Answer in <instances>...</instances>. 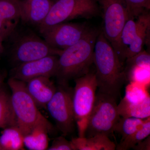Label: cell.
I'll list each match as a JSON object with an SVG mask.
<instances>
[{
    "label": "cell",
    "mask_w": 150,
    "mask_h": 150,
    "mask_svg": "<svg viewBox=\"0 0 150 150\" xmlns=\"http://www.w3.org/2000/svg\"><path fill=\"white\" fill-rule=\"evenodd\" d=\"M132 149L135 150H150V135L135 145Z\"/></svg>",
    "instance_id": "83f0119b"
},
{
    "label": "cell",
    "mask_w": 150,
    "mask_h": 150,
    "mask_svg": "<svg viewBox=\"0 0 150 150\" xmlns=\"http://www.w3.org/2000/svg\"><path fill=\"white\" fill-rule=\"evenodd\" d=\"M117 109L120 116L123 118H149L150 116L149 96L139 102H131L124 97L117 104Z\"/></svg>",
    "instance_id": "2e32d148"
},
{
    "label": "cell",
    "mask_w": 150,
    "mask_h": 150,
    "mask_svg": "<svg viewBox=\"0 0 150 150\" xmlns=\"http://www.w3.org/2000/svg\"><path fill=\"white\" fill-rule=\"evenodd\" d=\"M73 92L68 86L59 85L50 101L47 110L63 136L71 134L75 129L73 105Z\"/></svg>",
    "instance_id": "ba28073f"
},
{
    "label": "cell",
    "mask_w": 150,
    "mask_h": 150,
    "mask_svg": "<svg viewBox=\"0 0 150 150\" xmlns=\"http://www.w3.org/2000/svg\"><path fill=\"white\" fill-rule=\"evenodd\" d=\"M103 11L102 32L120 61L121 32L130 16L124 0H97Z\"/></svg>",
    "instance_id": "52a82bcc"
},
{
    "label": "cell",
    "mask_w": 150,
    "mask_h": 150,
    "mask_svg": "<svg viewBox=\"0 0 150 150\" xmlns=\"http://www.w3.org/2000/svg\"><path fill=\"white\" fill-rule=\"evenodd\" d=\"M100 11L97 0H58L38 26L39 32L41 34L55 25L75 19L92 18L99 15Z\"/></svg>",
    "instance_id": "277c9868"
},
{
    "label": "cell",
    "mask_w": 150,
    "mask_h": 150,
    "mask_svg": "<svg viewBox=\"0 0 150 150\" xmlns=\"http://www.w3.org/2000/svg\"><path fill=\"white\" fill-rule=\"evenodd\" d=\"M129 16L136 17L150 9V0H124Z\"/></svg>",
    "instance_id": "d4e9b609"
},
{
    "label": "cell",
    "mask_w": 150,
    "mask_h": 150,
    "mask_svg": "<svg viewBox=\"0 0 150 150\" xmlns=\"http://www.w3.org/2000/svg\"><path fill=\"white\" fill-rule=\"evenodd\" d=\"M137 17L138 27L137 33L133 43L125 54V60L143 51L144 45L149 40L150 29V13L148 11H146Z\"/></svg>",
    "instance_id": "9a60e30c"
},
{
    "label": "cell",
    "mask_w": 150,
    "mask_h": 150,
    "mask_svg": "<svg viewBox=\"0 0 150 150\" xmlns=\"http://www.w3.org/2000/svg\"><path fill=\"white\" fill-rule=\"evenodd\" d=\"M8 83L12 91L11 103L16 126L24 136L38 126L46 127L51 134L55 132L54 126L38 110L37 105L28 92L25 82L11 77Z\"/></svg>",
    "instance_id": "3957f363"
},
{
    "label": "cell",
    "mask_w": 150,
    "mask_h": 150,
    "mask_svg": "<svg viewBox=\"0 0 150 150\" xmlns=\"http://www.w3.org/2000/svg\"><path fill=\"white\" fill-rule=\"evenodd\" d=\"M73 105L79 137H85L89 117L93 107L98 88L95 73L87 74L74 80Z\"/></svg>",
    "instance_id": "8992f818"
},
{
    "label": "cell",
    "mask_w": 150,
    "mask_h": 150,
    "mask_svg": "<svg viewBox=\"0 0 150 150\" xmlns=\"http://www.w3.org/2000/svg\"><path fill=\"white\" fill-rule=\"evenodd\" d=\"M93 64L98 91L117 100L127 78L123 65L102 31H99L95 44Z\"/></svg>",
    "instance_id": "6da1fadb"
},
{
    "label": "cell",
    "mask_w": 150,
    "mask_h": 150,
    "mask_svg": "<svg viewBox=\"0 0 150 150\" xmlns=\"http://www.w3.org/2000/svg\"><path fill=\"white\" fill-rule=\"evenodd\" d=\"M48 134H51V132L45 126L34 127L24 136V146L29 150L47 149L49 142Z\"/></svg>",
    "instance_id": "ac0fdd59"
},
{
    "label": "cell",
    "mask_w": 150,
    "mask_h": 150,
    "mask_svg": "<svg viewBox=\"0 0 150 150\" xmlns=\"http://www.w3.org/2000/svg\"><path fill=\"white\" fill-rule=\"evenodd\" d=\"M3 40L2 38L0 37V56L1 54L3 53V50H4V48H3Z\"/></svg>",
    "instance_id": "f1b7e54d"
},
{
    "label": "cell",
    "mask_w": 150,
    "mask_h": 150,
    "mask_svg": "<svg viewBox=\"0 0 150 150\" xmlns=\"http://www.w3.org/2000/svg\"><path fill=\"white\" fill-rule=\"evenodd\" d=\"M138 27V19L136 17H130L126 21L121 32L120 38L121 56L120 62L123 64L125 62L126 52L134 41Z\"/></svg>",
    "instance_id": "ffe728a7"
},
{
    "label": "cell",
    "mask_w": 150,
    "mask_h": 150,
    "mask_svg": "<svg viewBox=\"0 0 150 150\" xmlns=\"http://www.w3.org/2000/svg\"><path fill=\"white\" fill-rule=\"evenodd\" d=\"M13 126H16V121L11 103V96L2 86L0 88V128L4 129Z\"/></svg>",
    "instance_id": "44dd1931"
},
{
    "label": "cell",
    "mask_w": 150,
    "mask_h": 150,
    "mask_svg": "<svg viewBox=\"0 0 150 150\" xmlns=\"http://www.w3.org/2000/svg\"><path fill=\"white\" fill-rule=\"evenodd\" d=\"M59 56H49L17 66L12 72V78L27 82L34 78L55 76Z\"/></svg>",
    "instance_id": "8fae6325"
},
{
    "label": "cell",
    "mask_w": 150,
    "mask_h": 150,
    "mask_svg": "<svg viewBox=\"0 0 150 150\" xmlns=\"http://www.w3.org/2000/svg\"><path fill=\"white\" fill-rule=\"evenodd\" d=\"M25 88L38 107H46L56 92V88L50 78L40 76L25 83Z\"/></svg>",
    "instance_id": "5bb4252c"
},
{
    "label": "cell",
    "mask_w": 150,
    "mask_h": 150,
    "mask_svg": "<svg viewBox=\"0 0 150 150\" xmlns=\"http://www.w3.org/2000/svg\"><path fill=\"white\" fill-rule=\"evenodd\" d=\"M24 135L16 126L4 129L0 137V144L3 150L24 149Z\"/></svg>",
    "instance_id": "d6986e66"
},
{
    "label": "cell",
    "mask_w": 150,
    "mask_h": 150,
    "mask_svg": "<svg viewBox=\"0 0 150 150\" xmlns=\"http://www.w3.org/2000/svg\"><path fill=\"white\" fill-rule=\"evenodd\" d=\"M146 118L120 117L114 127V132L121 135V140H123L141 129Z\"/></svg>",
    "instance_id": "7402d4cb"
},
{
    "label": "cell",
    "mask_w": 150,
    "mask_h": 150,
    "mask_svg": "<svg viewBox=\"0 0 150 150\" xmlns=\"http://www.w3.org/2000/svg\"><path fill=\"white\" fill-rule=\"evenodd\" d=\"M21 0H0V37L3 41L13 35L21 20Z\"/></svg>",
    "instance_id": "7c38bea8"
},
{
    "label": "cell",
    "mask_w": 150,
    "mask_h": 150,
    "mask_svg": "<svg viewBox=\"0 0 150 150\" xmlns=\"http://www.w3.org/2000/svg\"><path fill=\"white\" fill-rule=\"evenodd\" d=\"M146 87L142 84L131 82L126 86L124 97L131 102H140L149 96Z\"/></svg>",
    "instance_id": "cb8c5ba5"
},
{
    "label": "cell",
    "mask_w": 150,
    "mask_h": 150,
    "mask_svg": "<svg viewBox=\"0 0 150 150\" xmlns=\"http://www.w3.org/2000/svg\"><path fill=\"white\" fill-rule=\"evenodd\" d=\"M150 134V117L146 119L144 125L134 134L121 140L116 146L115 150H127L132 149L135 145L144 139Z\"/></svg>",
    "instance_id": "603a6c76"
},
{
    "label": "cell",
    "mask_w": 150,
    "mask_h": 150,
    "mask_svg": "<svg viewBox=\"0 0 150 150\" xmlns=\"http://www.w3.org/2000/svg\"><path fill=\"white\" fill-rule=\"evenodd\" d=\"M99 30L91 28L80 40L63 50L59 56L55 76L59 85L84 76L93 64L94 49Z\"/></svg>",
    "instance_id": "7a4b0ae2"
},
{
    "label": "cell",
    "mask_w": 150,
    "mask_h": 150,
    "mask_svg": "<svg viewBox=\"0 0 150 150\" xmlns=\"http://www.w3.org/2000/svg\"><path fill=\"white\" fill-rule=\"evenodd\" d=\"M120 117L117 100L109 95L98 91L84 137L89 138L101 134L109 138L113 135L114 127Z\"/></svg>",
    "instance_id": "5b68a950"
},
{
    "label": "cell",
    "mask_w": 150,
    "mask_h": 150,
    "mask_svg": "<svg viewBox=\"0 0 150 150\" xmlns=\"http://www.w3.org/2000/svg\"><path fill=\"white\" fill-rule=\"evenodd\" d=\"M90 28L86 23H62L46 30L41 35L52 48L63 51L77 43Z\"/></svg>",
    "instance_id": "30bf717a"
},
{
    "label": "cell",
    "mask_w": 150,
    "mask_h": 150,
    "mask_svg": "<svg viewBox=\"0 0 150 150\" xmlns=\"http://www.w3.org/2000/svg\"><path fill=\"white\" fill-rule=\"evenodd\" d=\"M71 142L75 150H115L116 146L109 137L101 134L89 138H73Z\"/></svg>",
    "instance_id": "e0dca14e"
},
{
    "label": "cell",
    "mask_w": 150,
    "mask_h": 150,
    "mask_svg": "<svg viewBox=\"0 0 150 150\" xmlns=\"http://www.w3.org/2000/svg\"><path fill=\"white\" fill-rule=\"evenodd\" d=\"M126 66L124 71L136 67H149L150 55L145 51H142L137 55L127 59L125 61Z\"/></svg>",
    "instance_id": "484cf974"
},
{
    "label": "cell",
    "mask_w": 150,
    "mask_h": 150,
    "mask_svg": "<svg viewBox=\"0 0 150 150\" xmlns=\"http://www.w3.org/2000/svg\"><path fill=\"white\" fill-rule=\"evenodd\" d=\"M0 150H3L2 147L1 146V144H0Z\"/></svg>",
    "instance_id": "4dcf8cb0"
},
{
    "label": "cell",
    "mask_w": 150,
    "mask_h": 150,
    "mask_svg": "<svg viewBox=\"0 0 150 150\" xmlns=\"http://www.w3.org/2000/svg\"><path fill=\"white\" fill-rule=\"evenodd\" d=\"M62 51L52 48L34 33L28 32L17 38L11 54L12 60L17 66L47 56H59Z\"/></svg>",
    "instance_id": "9c48e42d"
},
{
    "label": "cell",
    "mask_w": 150,
    "mask_h": 150,
    "mask_svg": "<svg viewBox=\"0 0 150 150\" xmlns=\"http://www.w3.org/2000/svg\"><path fill=\"white\" fill-rule=\"evenodd\" d=\"M53 4L51 0H21V20L38 27L46 18Z\"/></svg>",
    "instance_id": "4fadbf2b"
},
{
    "label": "cell",
    "mask_w": 150,
    "mask_h": 150,
    "mask_svg": "<svg viewBox=\"0 0 150 150\" xmlns=\"http://www.w3.org/2000/svg\"><path fill=\"white\" fill-rule=\"evenodd\" d=\"M3 85V79L1 75L0 74V88L2 87Z\"/></svg>",
    "instance_id": "f546056e"
},
{
    "label": "cell",
    "mask_w": 150,
    "mask_h": 150,
    "mask_svg": "<svg viewBox=\"0 0 150 150\" xmlns=\"http://www.w3.org/2000/svg\"><path fill=\"white\" fill-rule=\"evenodd\" d=\"M48 149L49 150H75L71 141H68L62 136L56 138Z\"/></svg>",
    "instance_id": "4316f807"
}]
</instances>
